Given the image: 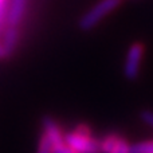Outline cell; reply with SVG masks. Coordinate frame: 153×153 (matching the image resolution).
<instances>
[{"label": "cell", "mask_w": 153, "mask_h": 153, "mask_svg": "<svg viewBox=\"0 0 153 153\" xmlns=\"http://www.w3.org/2000/svg\"><path fill=\"white\" fill-rule=\"evenodd\" d=\"M102 153H130V144L124 137L108 134L101 140Z\"/></svg>", "instance_id": "277c9868"}, {"label": "cell", "mask_w": 153, "mask_h": 153, "mask_svg": "<svg viewBox=\"0 0 153 153\" xmlns=\"http://www.w3.org/2000/svg\"><path fill=\"white\" fill-rule=\"evenodd\" d=\"M130 153H153V140L132 144L130 145Z\"/></svg>", "instance_id": "52a82bcc"}, {"label": "cell", "mask_w": 153, "mask_h": 153, "mask_svg": "<svg viewBox=\"0 0 153 153\" xmlns=\"http://www.w3.org/2000/svg\"><path fill=\"white\" fill-rule=\"evenodd\" d=\"M27 0H11L10 7L7 10V20L8 27H18L26 12Z\"/></svg>", "instance_id": "5b68a950"}, {"label": "cell", "mask_w": 153, "mask_h": 153, "mask_svg": "<svg viewBox=\"0 0 153 153\" xmlns=\"http://www.w3.org/2000/svg\"><path fill=\"white\" fill-rule=\"evenodd\" d=\"M5 1L7 0H0V22L3 20L5 12H7V7H5Z\"/></svg>", "instance_id": "8fae6325"}, {"label": "cell", "mask_w": 153, "mask_h": 153, "mask_svg": "<svg viewBox=\"0 0 153 153\" xmlns=\"http://www.w3.org/2000/svg\"><path fill=\"white\" fill-rule=\"evenodd\" d=\"M36 153H53L51 141H50V138L47 137V134H46V133H42V136H40Z\"/></svg>", "instance_id": "ba28073f"}, {"label": "cell", "mask_w": 153, "mask_h": 153, "mask_svg": "<svg viewBox=\"0 0 153 153\" xmlns=\"http://www.w3.org/2000/svg\"><path fill=\"white\" fill-rule=\"evenodd\" d=\"M144 51H145V47H144V45L141 42L132 43L130 47L128 48L125 65H124V75L129 81H134L140 74Z\"/></svg>", "instance_id": "3957f363"}, {"label": "cell", "mask_w": 153, "mask_h": 153, "mask_svg": "<svg viewBox=\"0 0 153 153\" xmlns=\"http://www.w3.org/2000/svg\"><path fill=\"white\" fill-rule=\"evenodd\" d=\"M141 120L153 129V111L152 110H144L141 113Z\"/></svg>", "instance_id": "30bf717a"}, {"label": "cell", "mask_w": 153, "mask_h": 153, "mask_svg": "<svg viewBox=\"0 0 153 153\" xmlns=\"http://www.w3.org/2000/svg\"><path fill=\"white\" fill-rule=\"evenodd\" d=\"M5 56H7V54H5V50L3 47V43L0 42V59H4Z\"/></svg>", "instance_id": "7c38bea8"}, {"label": "cell", "mask_w": 153, "mask_h": 153, "mask_svg": "<svg viewBox=\"0 0 153 153\" xmlns=\"http://www.w3.org/2000/svg\"><path fill=\"white\" fill-rule=\"evenodd\" d=\"M122 0H100L94 7H91L81 19H79V28L83 31L94 28L103 18L111 13L114 10L121 5Z\"/></svg>", "instance_id": "7a4b0ae2"}, {"label": "cell", "mask_w": 153, "mask_h": 153, "mask_svg": "<svg viewBox=\"0 0 153 153\" xmlns=\"http://www.w3.org/2000/svg\"><path fill=\"white\" fill-rule=\"evenodd\" d=\"M51 146H53V153H76L65 143V140L59 141V143H56V144H53Z\"/></svg>", "instance_id": "9c48e42d"}, {"label": "cell", "mask_w": 153, "mask_h": 153, "mask_svg": "<svg viewBox=\"0 0 153 153\" xmlns=\"http://www.w3.org/2000/svg\"><path fill=\"white\" fill-rule=\"evenodd\" d=\"M63 140L76 153H102L101 140L93 137L91 130L85 125H79L69 133H63Z\"/></svg>", "instance_id": "6da1fadb"}, {"label": "cell", "mask_w": 153, "mask_h": 153, "mask_svg": "<svg viewBox=\"0 0 153 153\" xmlns=\"http://www.w3.org/2000/svg\"><path fill=\"white\" fill-rule=\"evenodd\" d=\"M18 34L19 32L16 27H8V30L5 31L4 42H1V43H3V47H4L7 55H10L13 51V48H15L16 42H18Z\"/></svg>", "instance_id": "8992f818"}]
</instances>
